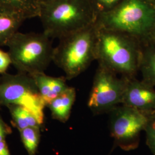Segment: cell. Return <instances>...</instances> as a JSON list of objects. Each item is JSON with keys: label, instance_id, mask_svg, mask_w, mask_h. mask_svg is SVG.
<instances>
[{"label": "cell", "instance_id": "1", "mask_svg": "<svg viewBox=\"0 0 155 155\" xmlns=\"http://www.w3.org/2000/svg\"><path fill=\"white\" fill-rule=\"evenodd\" d=\"M97 27L96 61L98 64L122 77H136L140 69L141 43L126 33Z\"/></svg>", "mask_w": 155, "mask_h": 155}, {"label": "cell", "instance_id": "2", "mask_svg": "<svg viewBox=\"0 0 155 155\" xmlns=\"http://www.w3.org/2000/svg\"><path fill=\"white\" fill-rule=\"evenodd\" d=\"M97 16L90 0H49L41 2L39 17L43 32L59 39L94 24Z\"/></svg>", "mask_w": 155, "mask_h": 155}, {"label": "cell", "instance_id": "3", "mask_svg": "<svg viewBox=\"0 0 155 155\" xmlns=\"http://www.w3.org/2000/svg\"><path fill=\"white\" fill-rule=\"evenodd\" d=\"M97 26L126 33L141 43L148 40L155 25V6L148 0H123L98 14Z\"/></svg>", "mask_w": 155, "mask_h": 155}, {"label": "cell", "instance_id": "4", "mask_svg": "<svg viewBox=\"0 0 155 155\" xmlns=\"http://www.w3.org/2000/svg\"><path fill=\"white\" fill-rule=\"evenodd\" d=\"M97 31L95 22L59 39L53 62L64 72L67 80L77 77L96 61Z\"/></svg>", "mask_w": 155, "mask_h": 155}, {"label": "cell", "instance_id": "5", "mask_svg": "<svg viewBox=\"0 0 155 155\" xmlns=\"http://www.w3.org/2000/svg\"><path fill=\"white\" fill-rule=\"evenodd\" d=\"M45 33L17 32L8 42L12 64L18 72L32 75L45 72L53 61L54 48Z\"/></svg>", "mask_w": 155, "mask_h": 155}, {"label": "cell", "instance_id": "6", "mask_svg": "<svg viewBox=\"0 0 155 155\" xmlns=\"http://www.w3.org/2000/svg\"><path fill=\"white\" fill-rule=\"evenodd\" d=\"M14 104L31 111L40 125L44 124L46 105L32 77L26 73H5L0 77V106Z\"/></svg>", "mask_w": 155, "mask_h": 155}, {"label": "cell", "instance_id": "7", "mask_svg": "<svg viewBox=\"0 0 155 155\" xmlns=\"http://www.w3.org/2000/svg\"><path fill=\"white\" fill-rule=\"evenodd\" d=\"M128 78L98 64L89 94L87 106L94 114L110 113L122 104Z\"/></svg>", "mask_w": 155, "mask_h": 155}, {"label": "cell", "instance_id": "8", "mask_svg": "<svg viewBox=\"0 0 155 155\" xmlns=\"http://www.w3.org/2000/svg\"><path fill=\"white\" fill-rule=\"evenodd\" d=\"M109 113L111 135L116 145L125 150L139 146L140 133L155 116L124 105L118 106Z\"/></svg>", "mask_w": 155, "mask_h": 155}, {"label": "cell", "instance_id": "9", "mask_svg": "<svg viewBox=\"0 0 155 155\" xmlns=\"http://www.w3.org/2000/svg\"><path fill=\"white\" fill-rule=\"evenodd\" d=\"M121 105L155 114V87L136 77L127 78Z\"/></svg>", "mask_w": 155, "mask_h": 155}, {"label": "cell", "instance_id": "10", "mask_svg": "<svg viewBox=\"0 0 155 155\" xmlns=\"http://www.w3.org/2000/svg\"><path fill=\"white\" fill-rule=\"evenodd\" d=\"M31 75L36 84L46 106L69 87L65 77H53L46 75L45 72L35 73Z\"/></svg>", "mask_w": 155, "mask_h": 155}, {"label": "cell", "instance_id": "11", "mask_svg": "<svg viewBox=\"0 0 155 155\" xmlns=\"http://www.w3.org/2000/svg\"><path fill=\"white\" fill-rule=\"evenodd\" d=\"M41 0H0V11L21 17L24 20L39 17Z\"/></svg>", "mask_w": 155, "mask_h": 155}, {"label": "cell", "instance_id": "12", "mask_svg": "<svg viewBox=\"0 0 155 155\" xmlns=\"http://www.w3.org/2000/svg\"><path fill=\"white\" fill-rule=\"evenodd\" d=\"M75 98V89L69 86L47 106L50 109L52 118L63 123L67 122L70 116Z\"/></svg>", "mask_w": 155, "mask_h": 155}, {"label": "cell", "instance_id": "13", "mask_svg": "<svg viewBox=\"0 0 155 155\" xmlns=\"http://www.w3.org/2000/svg\"><path fill=\"white\" fill-rule=\"evenodd\" d=\"M139 71L142 80L155 87V41L141 43V54Z\"/></svg>", "mask_w": 155, "mask_h": 155}, {"label": "cell", "instance_id": "14", "mask_svg": "<svg viewBox=\"0 0 155 155\" xmlns=\"http://www.w3.org/2000/svg\"><path fill=\"white\" fill-rule=\"evenodd\" d=\"M6 107L11 113L13 125L19 131L28 127H41L33 113L25 107L14 104Z\"/></svg>", "mask_w": 155, "mask_h": 155}, {"label": "cell", "instance_id": "15", "mask_svg": "<svg viewBox=\"0 0 155 155\" xmlns=\"http://www.w3.org/2000/svg\"><path fill=\"white\" fill-rule=\"evenodd\" d=\"M24 21L20 17L0 11V47L6 46Z\"/></svg>", "mask_w": 155, "mask_h": 155}, {"label": "cell", "instance_id": "16", "mask_svg": "<svg viewBox=\"0 0 155 155\" xmlns=\"http://www.w3.org/2000/svg\"><path fill=\"white\" fill-rule=\"evenodd\" d=\"M22 142L29 155H36L40 138V128L28 127L20 131Z\"/></svg>", "mask_w": 155, "mask_h": 155}, {"label": "cell", "instance_id": "17", "mask_svg": "<svg viewBox=\"0 0 155 155\" xmlns=\"http://www.w3.org/2000/svg\"><path fill=\"white\" fill-rule=\"evenodd\" d=\"M97 14L109 11L123 0H90Z\"/></svg>", "mask_w": 155, "mask_h": 155}, {"label": "cell", "instance_id": "18", "mask_svg": "<svg viewBox=\"0 0 155 155\" xmlns=\"http://www.w3.org/2000/svg\"><path fill=\"white\" fill-rule=\"evenodd\" d=\"M144 131L146 133L147 145L155 155V116L150 121Z\"/></svg>", "mask_w": 155, "mask_h": 155}, {"label": "cell", "instance_id": "19", "mask_svg": "<svg viewBox=\"0 0 155 155\" xmlns=\"http://www.w3.org/2000/svg\"><path fill=\"white\" fill-rule=\"evenodd\" d=\"M12 64L11 59L8 52L0 50V74L6 73V70Z\"/></svg>", "mask_w": 155, "mask_h": 155}, {"label": "cell", "instance_id": "20", "mask_svg": "<svg viewBox=\"0 0 155 155\" xmlns=\"http://www.w3.org/2000/svg\"><path fill=\"white\" fill-rule=\"evenodd\" d=\"M11 129L7 125L5 122L3 121L1 117L0 116V141L5 140L6 137L11 134Z\"/></svg>", "mask_w": 155, "mask_h": 155}, {"label": "cell", "instance_id": "21", "mask_svg": "<svg viewBox=\"0 0 155 155\" xmlns=\"http://www.w3.org/2000/svg\"><path fill=\"white\" fill-rule=\"evenodd\" d=\"M0 155H11L5 140L0 141Z\"/></svg>", "mask_w": 155, "mask_h": 155}, {"label": "cell", "instance_id": "22", "mask_svg": "<svg viewBox=\"0 0 155 155\" xmlns=\"http://www.w3.org/2000/svg\"><path fill=\"white\" fill-rule=\"evenodd\" d=\"M155 40V25L152 32V33L150 35V39L148 40Z\"/></svg>", "mask_w": 155, "mask_h": 155}, {"label": "cell", "instance_id": "23", "mask_svg": "<svg viewBox=\"0 0 155 155\" xmlns=\"http://www.w3.org/2000/svg\"><path fill=\"white\" fill-rule=\"evenodd\" d=\"M150 2L153 4V5L155 6V0H148Z\"/></svg>", "mask_w": 155, "mask_h": 155}, {"label": "cell", "instance_id": "24", "mask_svg": "<svg viewBox=\"0 0 155 155\" xmlns=\"http://www.w3.org/2000/svg\"><path fill=\"white\" fill-rule=\"evenodd\" d=\"M49 1V0H41L42 2H45V1Z\"/></svg>", "mask_w": 155, "mask_h": 155}, {"label": "cell", "instance_id": "25", "mask_svg": "<svg viewBox=\"0 0 155 155\" xmlns=\"http://www.w3.org/2000/svg\"><path fill=\"white\" fill-rule=\"evenodd\" d=\"M0 109H1V106H0Z\"/></svg>", "mask_w": 155, "mask_h": 155}]
</instances>
